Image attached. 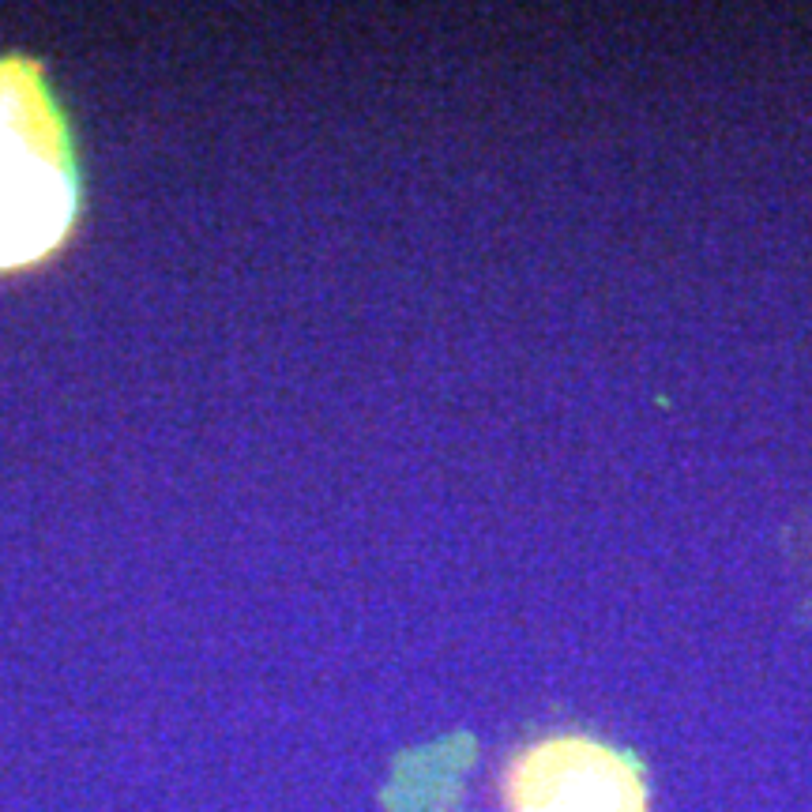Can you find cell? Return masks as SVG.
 <instances>
[{
	"label": "cell",
	"mask_w": 812,
	"mask_h": 812,
	"mask_svg": "<svg viewBox=\"0 0 812 812\" xmlns=\"http://www.w3.org/2000/svg\"><path fill=\"white\" fill-rule=\"evenodd\" d=\"M79 219V170L42 64L0 57V275L46 264Z\"/></svg>",
	"instance_id": "cell-1"
},
{
	"label": "cell",
	"mask_w": 812,
	"mask_h": 812,
	"mask_svg": "<svg viewBox=\"0 0 812 812\" xmlns=\"http://www.w3.org/2000/svg\"><path fill=\"white\" fill-rule=\"evenodd\" d=\"M508 812H647L636 764L591 737H549L508 767Z\"/></svg>",
	"instance_id": "cell-2"
}]
</instances>
